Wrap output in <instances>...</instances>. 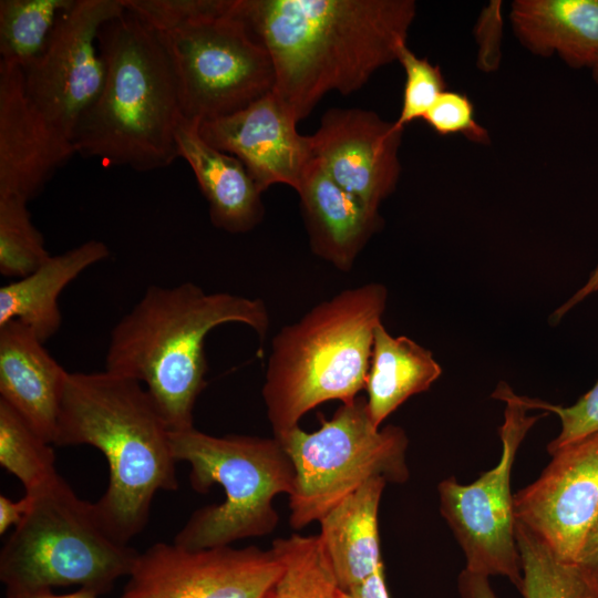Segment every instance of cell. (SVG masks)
I'll return each mask as SVG.
<instances>
[{"mask_svg":"<svg viewBox=\"0 0 598 598\" xmlns=\"http://www.w3.org/2000/svg\"><path fill=\"white\" fill-rule=\"evenodd\" d=\"M272 60L274 92L296 118L330 91L347 95L398 60L416 16L413 0H233Z\"/></svg>","mask_w":598,"mask_h":598,"instance_id":"6da1fadb","label":"cell"},{"mask_svg":"<svg viewBox=\"0 0 598 598\" xmlns=\"http://www.w3.org/2000/svg\"><path fill=\"white\" fill-rule=\"evenodd\" d=\"M171 430L138 381L101 372H70L53 444L90 445L109 465L94 503L107 530L128 542L146 526L159 491L178 488Z\"/></svg>","mask_w":598,"mask_h":598,"instance_id":"7a4b0ae2","label":"cell"},{"mask_svg":"<svg viewBox=\"0 0 598 598\" xmlns=\"http://www.w3.org/2000/svg\"><path fill=\"white\" fill-rule=\"evenodd\" d=\"M227 323L247 326L265 340V301L206 292L192 281L150 286L113 327L105 370L141 382L172 432L194 427V408L207 384L206 337Z\"/></svg>","mask_w":598,"mask_h":598,"instance_id":"3957f363","label":"cell"},{"mask_svg":"<svg viewBox=\"0 0 598 598\" xmlns=\"http://www.w3.org/2000/svg\"><path fill=\"white\" fill-rule=\"evenodd\" d=\"M99 45L105 82L75 128L76 154L137 172L169 166L179 157L176 128L183 116L161 35L125 9L102 27Z\"/></svg>","mask_w":598,"mask_h":598,"instance_id":"277c9868","label":"cell"},{"mask_svg":"<svg viewBox=\"0 0 598 598\" xmlns=\"http://www.w3.org/2000/svg\"><path fill=\"white\" fill-rule=\"evenodd\" d=\"M386 301L382 283L348 288L277 332L261 390L276 439L318 405L359 396Z\"/></svg>","mask_w":598,"mask_h":598,"instance_id":"5b68a950","label":"cell"},{"mask_svg":"<svg viewBox=\"0 0 598 598\" xmlns=\"http://www.w3.org/2000/svg\"><path fill=\"white\" fill-rule=\"evenodd\" d=\"M29 494L31 508L0 551L6 594L78 586L100 596L130 575L140 551L116 539L60 474Z\"/></svg>","mask_w":598,"mask_h":598,"instance_id":"8992f818","label":"cell"},{"mask_svg":"<svg viewBox=\"0 0 598 598\" xmlns=\"http://www.w3.org/2000/svg\"><path fill=\"white\" fill-rule=\"evenodd\" d=\"M176 462L189 464V483L198 493L218 484L225 501L195 511L173 543L203 549L265 536L279 516L278 494L291 495L295 467L281 442L274 437L229 434L214 436L197 429L171 431Z\"/></svg>","mask_w":598,"mask_h":598,"instance_id":"52a82bcc","label":"cell"},{"mask_svg":"<svg viewBox=\"0 0 598 598\" xmlns=\"http://www.w3.org/2000/svg\"><path fill=\"white\" fill-rule=\"evenodd\" d=\"M295 467L289 495V524L293 529L319 522L333 507L371 478L402 484L410 476L405 431L396 425L377 427L367 399L342 403L320 427L299 425L278 439Z\"/></svg>","mask_w":598,"mask_h":598,"instance_id":"ba28073f","label":"cell"},{"mask_svg":"<svg viewBox=\"0 0 598 598\" xmlns=\"http://www.w3.org/2000/svg\"><path fill=\"white\" fill-rule=\"evenodd\" d=\"M230 10L157 32L174 68L182 116L189 122L235 114L274 91L269 52Z\"/></svg>","mask_w":598,"mask_h":598,"instance_id":"9c48e42d","label":"cell"},{"mask_svg":"<svg viewBox=\"0 0 598 598\" xmlns=\"http://www.w3.org/2000/svg\"><path fill=\"white\" fill-rule=\"evenodd\" d=\"M495 399L505 402L498 433L502 454L496 466L464 485L454 476L437 486L440 512L465 556V569L506 577L520 590L522 564L515 534L511 474L517 451L527 432L542 415H528L522 395L506 383L497 385Z\"/></svg>","mask_w":598,"mask_h":598,"instance_id":"30bf717a","label":"cell"},{"mask_svg":"<svg viewBox=\"0 0 598 598\" xmlns=\"http://www.w3.org/2000/svg\"><path fill=\"white\" fill-rule=\"evenodd\" d=\"M124 12L122 0H76L59 21L43 53L21 68L31 102L71 140L105 82L100 31Z\"/></svg>","mask_w":598,"mask_h":598,"instance_id":"8fae6325","label":"cell"},{"mask_svg":"<svg viewBox=\"0 0 598 598\" xmlns=\"http://www.w3.org/2000/svg\"><path fill=\"white\" fill-rule=\"evenodd\" d=\"M281 571L271 548L159 542L140 551L120 598H268Z\"/></svg>","mask_w":598,"mask_h":598,"instance_id":"7c38bea8","label":"cell"},{"mask_svg":"<svg viewBox=\"0 0 598 598\" xmlns=\"http://www.w3.org/2000/svg\"><path fill=\"white\" fill-rule=\"evenodd\" d=\"M550 455L539 477L514 494V515L560 559L577 564L598 514V433Z\"/></svg>","mask_w":598,"mask_h":598,"instance_id":"4fadbf2b","label":"cell"},{"mask_svg":"<svg viewBox=\"0 0 598 598\" xmlns=\"http://www.w3.org/2000/svg\"><path fill=\"white\" fill-rule=\"evenodd\" d=\"M403 131L369 110L330 109L310 135L313 158L340 187L379 212L401 174Z\"/></svg>","mask_w":598,"mask_h":598,"instance_id":"5bb4252c","label":"cell"},{"mask_svg":"<svg viewBox=\"0 0 598 598\" xmlns=\"http://www.w3.org/2000/svg\"><path fill=\"white\" fill-rule=\"evenodd\" d=\"M297 123L272 91L235 114L200 123L198 132L237 157L261 193L275 184L297 190L313 158L311 137L301 135Z\"/></svg>","mask_w":598,"mask_h":598,"instance_id":"9a60e30c","label":"cell"},{"mask_svg":"<svg viewBox=\"0 0 598 598\" xmlns=\"http://www.w3.org/2000/svg\"><path fill=\"white\" fill-rule=\"evenodd\" d=\"M75 154L29 99L21 66L0 60V197L28 203Z\"/></svg>","mask_w":598,"mask_h":598,"instance_id":"2e32d148","label":"cell"},{"mask_svg":"<svg viewBox=\"0 0 598 598\" xmlns=\"http://www.w3.org/2000/svg\"><path fill=\"white\" fill-rule=\"evenodd\" d=\"M69 374L29 327L20 321L0 327V400L51 444Z\"/></svg>","mask_w":598,"mask_h":598,"instance_id":"e0dca14e","label":"cell"},{"mask_svg":"<svg viewBox=\"0 0 598 598\" xmlns=\"http://www.w3.org/2000/svg\"><path fill=\"white\" fill-rule=\"evenodd\" d=\"M296 192L312 252L338 270L350 271L382 227L379 212L340 187L316 158L308 164Z\"/></svg>","mask_w":598,"mask_h":598,"instance_id":"ac0fdd59","label":"cell"},{"mask_svg":"<svg viewBox=\"0 0 598 598\" xmlns=\"http://www.w3.org/2000/svg\"><path fill=\"white\" fill-rule=\"evenodd\" d=\"M198 126L181 118L176 128L179 157L194 172L208 204L212 224L230 234L247 233L264 218L262 193L244 164L206 143Z\"/></svg>","mask_w":598,"mask_h":598,"instance_id":"d6986e66","label":"cell"},{"mask_svg":"<svg viewBox=\"0 0 598 598\" xmlns=\"http://www.w3.org/2000/svg\"><path fill=\"white\" fill-rule=\"evenodd\" d=\"M509 20L534 54H557L575 69H591L598 60V0H515Z\"/></svg>","mask_w":598,"mask_h":598,"instance_id":"ffe728a7","label":"cell"},{"mask_svg":"<svg viewBox=\"0 0 598 598\" xmlns=\"http://www.w3.org/2000/svg\"><path fill=\"white\" fill-rule=\"evenodd\" d=\"M385 485L382 477L369 480L319 520L318 536L343 591L383 567L378 516Z\"/></svg>","mask_w":598,"mask_h":598,"instance_id":"44dd1931","label":"cell"},{"mask_svg":"<svg viewBox=\"0 0 598 598\" xmlns=\"http://www.w3.org/2000/svg\"><path fill=\"white\" fill-rule=\"evenodd\" d=\"M109 247L91 239L62 254L50 256L30 275L0 288V327L20 321L45 343L60 329L59 297L89 267L106 259Z\"/></svg>","mask_w":598,"mask_h":598,"instance_id":"7402d4cb","label":"cell"},{"mask_svg":"<svg viewBox=\"0 0 598 598\" xmlns=\"http://www.w3.org/2000/svg\"><path fill=\"white\" fill-rule=\"evenodd\" d=\"M441 374L442 368L430 350L405 336H391L380 323L364 388L373 424L381 427L398 408L429 390Z\"/></svg>","mask_w":598,"mask_h":598,"instance_id":"603a6c76","label":"cell"},{"mask_svg":"<svg viewBox=\"0 0 598 598\" xmlns=\"http://www.w3.org/2000/svg\"><path fill=\"white\" fill-rule=\"evenodd\" d=\"M523 598H598V581L576 563L560 559L537 535L515 522Z\"/></svg>","mask_w":598,"mask_h":598,"instance_id":"cb8c5ba5","label":"cell"},{"mask_svg":"<svg viewBox=\"0 0 598 598\" xmlns=\"http://www.w3.org/2000/svg\"><path fill=\"white\" fill-rule=\"evenodd\" d=\"M270 548L281 560L282 571L268 598H342L318 535L276 538Z\"/></svg>","mask_w":598,"mask_h":598,"instance_id":"d4e9b609","label":"cell"},{"mask_svg":"<svg viewBox=\"0 0 598 598\" xmlns=\"http://www.w3.org/2000/svg\"><path fill=\"white\" fill-rule=\"evenodd\" d=\"M76 0H1L0 60L24 68L48 47Z\"/></svg>","mask_w":598,"mask_h":598,"instance_id":"484cf974","label":"cell"},{"mask_svg":"<svg viewBox=\"0 0 598 598\" xmlns=\"http://www.w3.org/2000/svg\"><path fill=\"white\" fill-rule=\"evenodd\" d=\"M0 464L22 483L25 493L39 491L59 475L51 443L2 400Z\"/></svg>","mask_w":598,"mask_h":598,"instance_id":"4316f807","label":"cell"},{"mask_svg":"<svg viewBox=\"0 0 598 598\" xmlns=\"http://www.w3.org/2000/svg\"><path fill=\"white\" fill-rule=\"evenodd\" d=\"M27 204L18 197H0V274L4 277H25L51 256Z\"/></svg>","mask_w":598,"mask_h":598,"instance_id":"83f0119b","label":"cell"},{"mask_svg":"<svg viewBox=\"0 0 598 598\" xmlns=\"http://www.w3.org/2000/svg\"><path fill=\"white\" fill-rule=\"evenodd\" d=\"M398 61L405 72V82L401 111L394 124L404 130L413 121L424 118L445 91L446 83L439 65L432 64L426 58H419L406 44L400 49Z\"/></svg>","mask_w":598,"mask_h":598,"instance_id":"f1b7e54d","label":"cell"},{"mask_svg":"<svg viewBox=\"0 0 598 598\" xmlns=\"http://www.w3.org/2000/svg\"><path fill=\"white\" fill-rule=\"evenodd\" d=\"M124 8L159 34L229 12L233 0H122Z\"/></svg>","mask_w":598,"mask_h":598,"instance_id":"f546056e","label":"cell"},{"mask_svg":"<svg viewBox=\"0 0 598 598\" xmlns=\"http://www.w3.org/2000/svg\"><path fill=\"white\" fill-rule=\"evenodd\" d=\"M523 401L529 410H543L557 414L561 429L557 437L548 445V453L569 443L582 440L598 433V382L576 403L569 406L550 404L537 399L523 396Z\"/></svg>","mask_w":598,"mask_h":598,"instance_id":"4dcf8cb0","label":"cell"},{"mask_svg":"<svg viewBox=\"0 0 598 598\" xmlns=\"http://www.w3.org/2000/svg\"><path fill=\"white\" fill-rule=\"evenodd\" d=\"M437 134H463L465 137L486 143L487 131L474 117V106L467 95L444 91L423 118Z\"/></svg>","mask_w":598,"mask_h":598,"instance_id":"1f68e13d","label":"cell"},{"mask_svg":"<svg viewBox=\"0 0 598 598\" xmlns=\"http://www.w3.org/2000/svg\"><path fill=\"white\" fill-rule=\"evenodd\" d=\"M33 496L29 493L19 499L12 501L4 495L0 496V534H4L11 526H18L31 508Z\"/></svg>","mask_w":598,"mask_h":598,"instance_id":"d6a6232c","label":"cell"},{"mask_svg":"<svg viewBox=\"0 0 598 598\" xmlns=\"http://www.w3.org/2000/svg\"><path fill=\"white\" fill-rule=\"evenodd\" d=\"M461 598H498L489 584V577L463 569L457 577Z\"/></svg>","mask_w":598,"mask_h":598,"instance_id":"836d02e7","label":"cell"},{"mask_svg":"<svg viewBox=\"0 0 598 598\" xmlns=\"http://www.w3.org/2000/svg\"><path fill=\"white\" fill-rule=\"evenodd\" d=\"M342 598H391L385 584L384 567L355 588L343 591Z\"/></svg>","mask_w":598,"mask_h":598,"instance_id":"e575fe53","label":"cell"},{"mask_svg":"<svg viewBox=\"0 0 598 598\" xmlns=\"http://www.w3.org/2000/svg\"><path fill=\"white\" fill-rule=\"evenodd\" d=\"M577 564L598 581V514L588 530Z\"/></svg>","mask_w":598,"mask_h":598,"instance_id":"d590c367","label":"cell"},{"mask_svg":"<svg viewBox=\"0 0 598 598\" xmlns=\"http://www.w3.org/2000/svg\"><path fill=\"white\" fill-rule=\"evenodd\" d=\"M596 291H598V264L591 272L586 285L581 289H579L575 293V296H573L565 305H563L558 310H556V315L561 318L576 303Z\"/></svg>","mask_w":598,"mask_h":598,"instance_id":"8d00e7d4","label":"cell"},{"mask_svg":"<svg viewBox=\"0 0 598 598\" xmlns=\"http://www.w3.org/2000/svg\"><path fill=\"white\" fill-rule=\"evenodd\" d=\"M6 598H99V595L84 589L63 595L53 594L52 590H40L24 594H6Z\"/></svg>","mask_w":598,"mask_h":598,"instance_id":"74e56055","label":"cell"},{"mask_svg":"<svg viewBox=\"0 0 598 598\" xmlns=\"http://www.w3.org/2000/svg\"><path fill=\"white\" fill-rule=\"evenodd\" d=\"M590 70H591L592 79L598 85V60Z\"/></svg>","mask_w":598,"mask_h":598,"instance_id":"f35d334b","label":"cell"}]
</instances>
